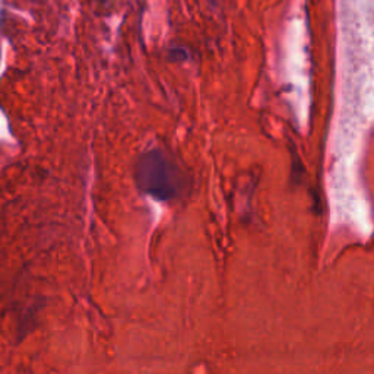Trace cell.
<instances>
[{"mask_svg": "<svg viewBox=\"0 0 374 374\" xmlns=\"http://www.w3.org/2000/svg\"><path fill=\"white\" fill-rule=\"evenodd\" d=\"M137 184L143 192L161 200L173 197L177 192L174 171L157 151L148 152L140 158L137 165Z\"/></svg>", "mask_w": 374, "mask_h": 374, "instance_id": "obj_1", "label": "cell"}]
</instances>
